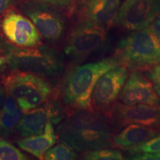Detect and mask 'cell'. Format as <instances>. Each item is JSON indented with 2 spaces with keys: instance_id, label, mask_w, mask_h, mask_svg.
<instances>
[{
  "instance_id": "21",
  "label": "cell",
  "mask_w": 160,
  "mask_h": 160,
  "mask_svg": "<svg viewBox=\"0 0 160 160\" xmlns=\"http://www.w3.org/2000/svg\"><path fill=\"white\" fill-rule=\"evenodd\" d=\"M27 155L5 139L0 138V160H26Z\"/></svg>"
},
{
  "instance_id": "6",
  "label": "cell",
  "mask_w": 160,
  "mask_h": 160,
  "mask_svg": "<svg viewBox=\"0 0 160 160\" xmlns=\"http://www.w3.org/2000/svg\"><path fill=\"white\" fill-rule=\"evenodd\" d=\"M160 14V0H124L114 24L129 31L148 28Z\"/></svg>"
},
{
  "instance_id": "30",
  "label": "cell",
  "mask_w": 160,
  "mask_h": 160,
  "mask_svg": "<svg viewBox=\"0 0 160 160\" xmlns=\"http://www.w3.org/2000/svg\"><path fill=\"white\" fill-rule=\"evenodd\" d=\"M6 58H4L2 57H0V67H1L2 65H3L6 62Z\"/></svg>"
},
{
  "instance_id": "27",
  "label": "cell",
  "mask_w": 160,
  "mask_h": 160,
  "mask_svg": "<svg viewBox=\"0 0 160 160\" xmlns=\"http://www.w3.org/2000/svg\"><path fill=\"white\" fill-rule=\"evenodd\" d=\"M154 34L157 36L158 40L160 42V14L153 20V22L149 26Z\"/></svg>"
},
{
  "instance_id": "12",
  "label": "cell",
  "mask_w": 160,
  "mask_h": 160,
  "mask_svg": "<svg viewBox=\"0 0 160 160\" xmlns=\"http://www.w3.org/2000/svg\"><path fill=\"white\" fill-rule=\"evenodd\" d=\"M122 0H79L77 14L79 22H89L107 29L114 23Z\"/></svg>"
},
{
  "instance_id": "14",
  "label": "cell",
  "mask_w": 160,
  "mask_h": 160,
  "mask_svg": "<svg viewBox=\"0 0 160 160\" xmlns=\"http://www.w3.org/2000/svg\"><path fill=\"white\" fill-rule=\"evenodd\" d=\"M57 142L53 124L50 119L46 124L43 133L39 135L24 137L17 142L21 149L34 156L39 159H43L45 153Z\"/></svg>"
},
{
  "instance_id": "23",
  "label": "cell",
  "mask_w": 160,
  "mask_h": 160,
  "mask_svg": "<svg viewBox=\"0 0 160 160\" xmlns=\"http://www.w3.org/2000/svg\"><path fill=\"white\" fill-rule=\"evenodd\" d=\"M151 80L157 94L160 97V62L151 67L146 74Z\"/></svg>"
},
{
  "instance_id": "7",
  "label": "cell",
  "mask_w": 160,
  "mask_h": 160,
  "mask_svg": "<svg viewBox=\"0 0 160 160\" xmlns=\"http://www.w3.org/2000/svg\"><path fill=\"white\" fill-rule=\"evenodd\" d=\"M128 76V69L122 65L104 73L97 81L92 93V108L101 113L111 111Z\"/></svg>"
},
{
  "instance_id": "2",
  "label": "cell",
  "mask_w": 160,
  "mask_h": 160,
  "mask_svg": "<svg viewBox=\"0 0 160 160\" xmlns=\"http://www.w3.org/2000/svg\"><path fill=\"white\" fill-rule=\"evenodd\" d=\"M119 65L117 58L113 57L77 66L66 79L64 102L75 109H92L91 96L97 81L104 73Z\"/></svg>"
},
{
  "instance_id": "24",
  "label": "cell",
  "mask_w": 160,
  "mask_h": 160,
  "mask_svg": "<svg viewBox=\"0 0 160 160\" xmlns=\"http://www.w3.org/2000/svg\"><path fill=\"white\" fill-rule=\"evenodd\" d=\"M6 97L4 100V102L2 104V108L4 111L10 113V114H15L17 113L19 110V104L16 98L13 96L6 93Z\"/></svg>"
},
{
  "instance_id": "20",
  "label": "cell",
  "mask_w": 160,
  "mask_h": 160,
  "mask_svg": "<svg viewBox=\"0 0 160 160\" xmlns=\"http://www.w3.org/2000/svg\"><path fill=\"white\" fill-rule=\"evenodd\" d=\"M83 159L88 160H122L124 159V156L119 150L106 148L85 152Z\"/></svg>"
},
{
  "instance_id": "25",
  "label": "cell",
  "mask_w": 160,
  "mask_h": 160,
  "mask_svg": "<svg viewBox=\"0 0 160 160\" xmlns=\"http://www.w3.org/2000/svg\"><path fill=\"white\" fill-rule=\"evenodd\" d=\"M129 157L130 159L134 160H160V153H140Z\"/></svg>"
},
{
  "instance_id": "19",
  "label": "cell",
  "mask_w": 160,
  "mask_h": 160,
  "mask_svg": "<svg viewBox=\"0 0 160 160\" xmlns=\"http://www.w3.org/2000/svg\"><path fill=\"white\" fill-rule=\"evenodd\" d=\"M22 113L19 110L15 114H10L3 109H0V135L8 137L11 134L22 117Z\"/></svg>"
},
{
  "instance_id": "1",
  "label": "cell",
  "mask_w": 160,
  "mask_h": 160,
  "mask_svg": "<svg viewBox=\"0 0 160 160\" xmlns=\"http://www.w3.org/2000/svg\"><path fill=\"white\" fill-rule=\"evenodd\" d=\"M57 131L61 141L79 152L111 148L113 145L109 119L92 109H77L60 123Z\"/></svg>"
},
{
  "instance_id": "16",
  "label": "cell",
  "mask_w": 160,
  "mask_h": 160,
  "mask_svg": "<svg viewBox=\"0 0 160 160\" xmlns=\"http://www.w3.org/2000/svg\"><path fill=\"white\" fill-rule=\"evenodd\" d=\"M40 77H41L36 73L13 70V71L4 79V88L6 93L12 95L18 100L27 94Z\"/></svg>"
},
{
  "instance_id": "26",
  "label": "cell",
  "mask_w": 160,
  "mask_h": 160,
  "mask_svg": "<svg viewBox=\"0 0 160 160\" xmlns=\"http://www.w3.org/2000/svg\"><path fill=\"white\" fill-rule=\"evenodd\" d=\"M44 3L57 7H65L68 5L73 2V0H39Z\"/></svg>"
},
{
  "instance_id": "17",
  "label": "cell",
  "mask_w": 160,
  "mask_h": 160,
  "mask_svg": "<svg viewBox=\"0 0 160 160\" xmlns=\"http://www.w3.org/2000/svg\"><path fill=\"white\" fill-rule=\"evenodd\" d=\"M51 92V88L49 83L42 77H40L27 94L17 100L19 108L25 113L37 108L47 100Z\"/></svg>"
},
{
  "instance_id": "18",
  "label": "cell",
  "mask_w": 160,
  "mask_h": 160,
  "mask_svg": "<svg viewBox=\"0 0 160 160\" xmlns=\"http://www.w3.org/2000/svg\"><path fill=\"white\" fill-rule=\"evenodd\" d=\"M78 155L75 150L65 142L62 141L59 145L52 147L45 153V160H73L77 159Z\"/></svg>"
},
{
  "instance_id": "29",
  "label": "cell",
  "mask_w": 160,
  "mask_h": 160,
  "mask_svg": "<svg viewBox=\"0 0 160 160\" xmlns=\"http://www.w3.org/2000/svg\"><path fill=\"white\" fill-rule=\"evenodd\" d=\"M5 94H6V91L5 88L0 86V107L2 106L4 100H5Z\"/></svg>"
},
{
  "instance_id": "13",
  "label": "cell",
  "mask_w": 160,
  "mask_h": 160,
  "mask_svg": "<svg viewBox=\"0 0 160 160\" xmlns=\"http://www.w3.org/2000/svg\"><path fill=\"white\" fill-rule=\"evenodd\" d=\"M159 133V130L155 128L131 124L122 128L113 136V145L125 150L145 142Z\"/></svg>"
},
{
  "instance_id": "5",
  "label": "cell",
  "mask_w": 160,
  "mask_h": 160,
  "mask_svg": "<svg viewBox=\"0 0 160 160\" xmlns=\"http://www.w3.org/2000/svg\"><path fill=\"white\" fill-rule=\"evenodd\" d=\"M106 39L105 28L89 22H79L70 32L64 52L74 61H82L101 48Z\"/></svg>"
},
{
  "instance_id": "28",
  "label": "cell",
  "mask_w": 160,
  "mask_h": 160,
  "mask_svg": "<svg viewBox=\"0 0 160 160\" xmlns=\"http://www.w3.org/2000/svg\"><path fill=\"white\" fill-rule=\"evenodd\" d=\"M13 0H0V15L12 5Z\"/></svg>"
},
{
  "instance_id": "15",
  "label": "cell",
  "mask_w": 160,
  "mask_h": 160,
  "mask_svg": "<svg viewBox=\"0 0 160 160\" xmlns=\"http://www.w3.org/2000/svg\"><path fill=\"white\" fill-rule=\"evenodd\" d=\"M51 117L52 114L48 108H37L22 117L14 131L23 138L39 135L43 133L46 124Z\"/></svg>"
},
{
  "instance_id": "8",
  "label": "cell",
  "mask_w": 160,
  "mask_h": 160,
  "mask_svg": "<svg viewBox=\"0 0 160 160\" xmlns=\"http://www.w3.org/2000/svg\"><path fill=\"white\" fill-rule=\"evenodd\" d=\"M110 123L112 130L119 131L125 126L137 124L160 128V105H126L119 103L110 111Z\"/></svg>"
},
{
  "instance_id": "11",
  "label": "cell",
  "mask_w": 160,
  "mask_h": 160,
  "mask_svg": "<svg viewBox=\"0 0 160 160\" xmlns=\"http://www.w3.org/2000/svg\"><path fill=\"white\" fill-rule=\"evenodd\" d=\"M22 11L48 41L57 42L62 37L65 25L62 17L42 4H28Z\"/></svg>"
},
{
  "instance_id": "9",
  "label": "cell",
  "mask_w": 160,
  "mask_h": 160,
  "mask_svg": "<svg viewBox=\"0 0 160 160\" xmlns=\"http://www.w3.org/2000/svg\"><path fill=\"white\" fill-rule=\"evenodd\" d=\"M2 32L10 42L20 48H33L41 43V35L29 18L9 11L0 25Z\"/></svg>"
},
{
  "instance_id": "4",
  "label": "cell",
  "mask_w": 160,
  "mask_h": 160,
  "mask_svg": "<svg viewBox=\"0 0 160 160\" xmlns=\"http://www.w3.org/2000/svg\"><path fill=\"white\" fill-rule=\"evenodd\" d=\"M6 61L12 70L30 72L36 74L51 76L62 70V64L58 56L48 48H11Z\"/></svg>"
},
{
  "instance_id": "3",
  "label": "cell",
  "mask_w": 160,
  "mask_h": 160,
  "mask_svg": "<svg viewBox=\"0 0 160 160\" xmlns=\"http://www.w3.org/2000/svg\"><path fill=\"white\" fill-rule=\"evenodd\" d=\"M116 57L128 69L151 68L160 62V42L150 27L132 31L119 42Z\"/></svg>"
},
{
  "instance_id": "10",
  "label": "cell",
  "mask_w": 160,
  "mask_h": 160,
  "mask_svg": "<svg viewBox=\"0 0 160 160\" xmlns=\"http://www.w3.org/2000/svg\"><path fill=\"white\" fill-rule=\"evenodd\" d=\"M119 99L126 105L160 104V97L151 81L139 70H133L128 76L119 94Z\"/></svg>"
},
{
  "instance_id": "22",
  "label": "cell",
  "mask_w": 160,
  "mask_h": 160,
  "mask_svg": "<svg viewBox=\"0 0 160 160\" xmlns=\"http://www.w3.org/2000/svg\"><path fill=\"white\" fill-rule=\"evenodd\" d=\"M130 156L140 153H160V133L139 145L125 149Z\"/></svg>"
}]
</instances>
